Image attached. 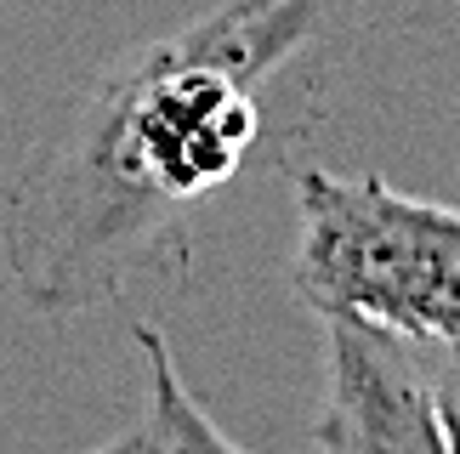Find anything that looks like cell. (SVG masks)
I'll use <instances>...</instances> for the list:
<instances>
[{
	"mask_svg": "<svg viewBox=\"0 0 460 454\" xmlns=\"http://www.w3.org/2000/svg\"><path fill=\"white\" fill-rule=\"evenodd\" d=\"M427 375H432V409L444 432V454H460V341H427Z\"/></svg>",
	"mask_w": 460,
	"mask_h": 454,
	"instance_id": "cell-5",
	"label": "cell"
},
{
	"mask_svg": "<svg viewBox=\"0 0 460 454\" xmlns=\"http://www.w3.org/2000/svg\"><path fill=\"white\" fill-rule=\"evenodd\" d=\"M131 341H137V353L148 358L154 409L131 432H119L109 449H234V438H227V432L193 404V392L182 387L176 358H171V341L159 336L154 324H131Z\"/></svg>",
	"mask_w": 460,
	"mask_h": 454,
	"instance_id": "cell-4",
	"label": "cell"
},
{
	"mask_svg": "<svg viewBox=\"0 0 460 454\" xmlns=\"http://www.w3.org/2000/svg\"><path fill=\"white\" fill-rule=\"evenodd\" d=\"M318 336H324V409L313 426V449L444 454L427 341L352 312H318Z\"/></svg>",
	"mask_w": 460,
	"mask_h": 454,
	"instance_id": "cell-3",
	"label": "cell"
},
{
	"mask_svg": "<svg viewBox=\"0 0 460 454\" xmlns=\"http://www.w3.org/2000/svg\"><path fill=\"white\" fill-rule=\"evenodd\" d=\"M290 290L313 319H352L420 341H460V211L398 194L386 177H296Z\"/></svg>",
	"mask_w": 460,
	"mask_h": 454,
	"instance_id": "cell-2",
	"label": "cell"
},
{
	"mask_svg": "<svg viewBox=\"0 0 460 454\" xmlns=\"http://www.w3.org/2000/svg\"><path fill=\"white\" fill-rule=\"evenodd\" d=\"M347 0H227L131 46L6 188V267L40 319H75L137 278H188V211L261 136L256 85Z\"/></svg>",
	"mask_w": 460,
	"mask_h": 454,
	"instance_id": "cell-1",
	"label": "cell"
}]
</instances>
